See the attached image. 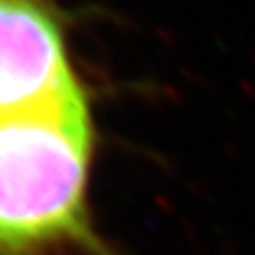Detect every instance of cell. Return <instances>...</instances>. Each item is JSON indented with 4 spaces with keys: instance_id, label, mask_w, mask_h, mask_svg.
Listing matches in <instances>:
<instances>
[{
    "instance_id": "2",
    "label": "cell",
    "mask_w": 255,
    "mask_h": 255,
    "mask_svg": "<svg viewBox=\"0 0 255 255\" xmlns=\"http://www.w3.org/2000/svg\"><path fill=\"white\" fill-rule=\"evenodd\" d=\"M83 91L53 0H0V114Z\"/></svg>"
},
{
    "instance_id": "1",
    "label": "cell",
    "mask_w": 255,
    "mask_h": 255,
    "mask_svg": "<svg viewBox=\"0 0 255 255\" xmlns=\"http://www.w3.org/2000/svg\"><path fill=\"white\" fill-rule=\"evenodd\" d=\"M87 95L0 114V255H118L93 223Z\"/></svg>"
}]
</instances>
